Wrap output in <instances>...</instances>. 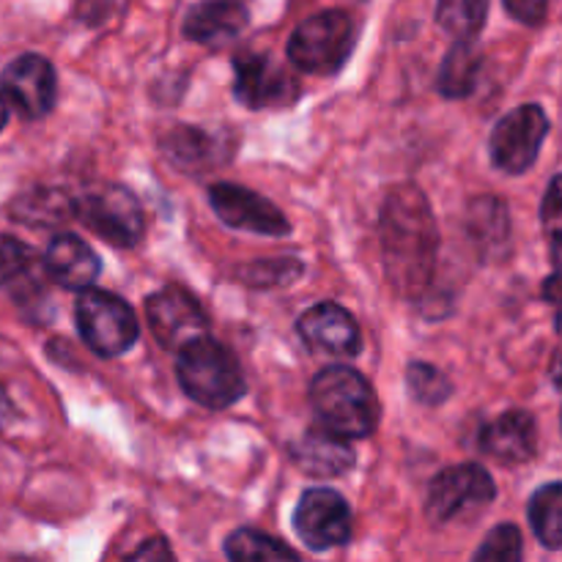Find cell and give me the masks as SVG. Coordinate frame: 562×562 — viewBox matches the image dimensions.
<instances>
[{"label": "cell", "mask_w": 562, "mask_h": 562, "mask_svg": "<svg viewBox=\"0 0 562 562\" xmlns=\"http://www.w3.org/2000/svg\"><path fill=\"white\" fill-rule=\"evenodd\" d=\"M387 280L401 296H420L437 269V223L417 187H398L387 195L379 220Z\"/></svg>", "instance_id": "cell-1"}, {"label": "cell", "mask_w": 562, "mask_h": 562, "mask_svg": "<svg viewBox=\"0 0 562 562\" xmlns=\"http://www.w3.org/2000/svg\"><path fill=\"white\" fill-rule=\"evenodd\" d=\"M318 423L344 439H366L379 426V401L368 379L349 366H329L311 384Z\"/></svg>", "instance_id": "cell-2"}, {"label": "cell", "mask_w": 562, "mask_h": 562, "mask_svg": "<svg viewBox=\"0 0 562 562\" xmlns=\"http://www.w3.org/2000/svg\"><path fill=\"white\" fill-rule=\"evenodd\" d=\"M181 390L206 409H228L245 395V376L236 357L212 335L192 340L179 351L176 366Z\"/></svg>", "instance_id": "cell-3"}, {"label": "cell", "mask_w": 562, "mask_h": 562, "mask_svg": "<svg viewBox=\"0 0 562 562\" xmlns=\"http://www.w3.org/2000/svg\"><path fill=\"white\" fill-rule=\"evenodd\" d=\"M355 47V22L346 11L313 14L291 33L289 58L307 75H335L344 69Z\"/></svg>", "instance_id": "cell-4"}, {"label": "cell", "mask_w": 562, "mask_h": 562, "mask_svg": "<svg viewBox=\"0 0 562 562\" xmlns=\"http://www.w3.org/2000/svg\"><path fill=\"white\" fill-rule=\"evenodd\" d=\"M75 318L86 346L97 351L99 357L124 355L140 335L135 311L110 291L91 289V285L82 289L75 307Z\"/></svg>", "instance_id": "cell-5"}, {"label": "cell", "mask_w": 562, "mask_h": 562, "mask_svg": "<svg viewBox=\"0 0 562 562\" xmlns=\"http://www.w3.org/2000/svg\"><path fill=\"white\" fill-rule=\"evenodd\" d=\"M75 212L86 228L115 247H135L146 228L140 201L130 190L115 184L86 192L75 203Z\"/></svg>", "instance_id": "cell-6"}, {"label": "cell", "mask_w": 562, "mask_h": 562, "mask_svg": "<svg viewBox=\"0 0 562 562\" xmlns=\"http://www.w3.org/2000/svg\"><path fill=\"white\" fill-rule=\"evenodd\" d=\"M549 132V119L538 104H521L497 121L492 132V162L505 173H525L536 165L543 137Z\"/></svg>", "instance_id": "cell-7"}, {"label": "cell", "mask_w": 562, "mask_h": 562, "mask_svg": "<svg viewBox=\"0 0 562 562\" xmlns=\"http://www.w3.org/2000/svg\"><path fill=\"white\" fill-rule=\"evenodd\" d=\"M294 530L313 552L344 547L351 538V510L333 488H311L294 508Z\"/></svg>", "instance_id": "cell-8"}, {"label": "cell", "mask_w": 562, "mask_h": 562, "mask_svg": "<svg viewBox=\"0 0 562 562\" xmlns=\"http://www.w3.org/2000/svg\"><path fill=\"white\" fill-rule=\"evenodd\" d=\"M146 313L154 338L168 351H181L192 340L209 335L206 313L201 311L195 296L187 294L179 285H168L148 296Z\"/></svg>", "instance_id": "cell-9"}, {"label": "cell", "mask_w": 562, "mask_h": 562, "mask_svg": "<svg viewBox=\"0 0 562 562\" xmlns=\"http://www.w3.org/2000/svg\"><path fill=\"white\" fill-rule=\"evenodd\" d=\"M497 486H494L492 475L477 464H459L448 467L434 477L428 486L426 514L434 521H450L459 516L461 510L472 508V505L492 503Z\"/></svg>", "instance_id": "cell-10"}, {"label": "cell", "mask_w": 562, "mask_h": 562, "mask_svg": "<svg viewBox=\"0 0 562 562\" xmlns=\"http://www.w3.org/2000/svg\"><path fill=\"white\" fill-rule=\"evenodd\" d=\"M5 99L22 119H44L53 110L55 97H58V80L55 69L42 55H20L11 60L0 77Z\"/></svg>", "instance_id": "cell-11"}, {"label": "cell", "mask_w": 562, "mask_h": 562, "mask_svg": "<svg viewBox=\"0 0 562 562\" xmlns=\"http://www.w3.org/2000/svg\"><path fill=\"white\" fill-rule=\"evenodd\" d=\"M209 203L217 212V217L236 231H250V234L263 236H285L291 231L283 212L247 187L220 181L209 190Z\"/></svg>", "instance_id": "cell-12"}, {"label": "cell", "mask_w": 562, "mask_h": 562, "mask_svg": "<svg viewBox=\"0 0 562 562\" xmlns=\"http://www.w3.org/2000/svg\"><path fill=\"white\" fill-rule=\"evenodd\" d=\"M234 93L245 108H278L294 102L296 82L269 55H241L234 60Z\"/></svg>", "instance_id": "cell-13"}, {"label": "cell", "mask_w": 562, "mask_h": 562, "mask_svg": "<svg viewBox=\"0 0 562 562\" xmlns=\"http://www.w3.org/2000/svg\"><path fill=\"white\" fill-rule=\"evenodd\" d=\"M296 333L318 355L357 357L362 349V335L355 316L335 302H318L307 307L296 322Z\"/></svg>", "instance_id": "cell-14"}, {"label": "cell", "mask_w": 562, "mask_h": 562, "mask_svg": "<svg viewBox=\"0 0 562 562\" xmlns=\"http://www.w3.org/2000/svg\"><path fill=\"white\" fill-rule=\"evenodd\" d=\"M536 420L525 409L505 412L481 431L483 453L497 459L499 464H525L536 456Z\"/></svg>", "instance_id": "cell-15"}, {"label": "cell", "mask_w": 562, "mask_h": 562, "mask_svg": "<svg viewBox=\"0 0 562 562\" xmlns=\"http://www.w3.org/2000/svg\"><path fill=\"white\" fill-rule=\"evenodd\" d=\"M250 22L239 0H203L195 3L184 16V36L206 47L231 44Z\"/></svg>", "instance_id": "cell-16"}, {"label": "cell", "mask_w": 562, "mask_h": 562, "mask_svg": "<svg viewBox=\"0 0 562 562\" xmlns=\"http://www.w3.org/2000/svg\"><path fill=\"white\" fill-rule=\"evenodd\" d=\"M44 269H47V274L60 289L82 291L99 278L102 263H99L97 252L86 241L71 234H58L49 241L47 256H44Z\"/></svg>", "instance_id": "cell-17"}, {"label": "cell", "mask_w": 562, "mask_h": 562, "mask_svg": "<svg viewBox=\"0 0 562 562\" xmlns=\"http://www.w3.org/2000/svg\"><path fill=\"white\" fill-rule=\"evenodd\" d=\"M294 461L311 477H338L355 467V450L349 448V439L322 426L302 434L294 445Z\"/></svg>", "instance_id": "cell-18"}, {"label": "cell", "mask_w": 562, "mask_h": 562, "mask_svg": "<svg viewBox=\"0 0 562 562\" xmlns=\"http://www.w3.org/2000/svg\"><path fill=\"white\" fill-rule=\"evenodd\" d=\"M481 66L483 55L481 49L472 44V38H456V44L448 49V55H445L442 66H439V93L448 99L470 97L477 86V77H481Z\"/></svg>", "instance_id": "cell-19"}, {"label": "cell", "mask_w": 562, "mask_h": 562, "mask_svg": "<svg viewBox=\"0 0 562 562\" xmlns=\"http://www.w3.org/2000/svg\"><path fill=\"white\" fill-rule=\"evenodd\" d=\"M11 217L31 228H55L75 217V203L58 190H33L16 198Z\"/></svg>", "instance_id": "cell-20"}, {"label": "cell", "mask_w": 562, "mask_h": 562, "mask_svg": "<svg viewBox=\"0 0 562 562\" xmlns=\"http://www.w3.org/2000/svg\"><path fill=\"white\" fill-rule=\"evenodd\" d=\"M530 527L543 547L562 549V483H549L532 494Z\"/></svg>", "instance_id": "cell-21"}, {"label": "cell", "mask_w": 562, "mask_h": 562, "mask_svg": "<svg viewBox=\"0 0 562 562\" xmlns=\"http://www.w3.org/2000/svg\"><path fill=\"white\" fill-rule=\"evenodd\" d=\"M225 558L236 562H263V560H296L300 554L285 543L274 541L267 532L236 530L225 541Z\"/></svg>", "instance_id": "cell-22"}, {"label": "cell", "mask_w": 562, "mask_h": 562, "mask_svg": "<svg viewBox=\"0 0 562 562\" xmlns=\"http://www.w3.org/2000/svg\"><path fill=\"white\" fill-rule=\"evenodd\" d=\"M488 0H439L437 20L450 36L475 38L486 25Z\"/></svg>", "instance_id": "cell-23"}, {"label": "cell", "mask_w": 562, "mask_h": 562, "mask_svg": "<svg viewBox=\"0 0 562 562\" xmlns=\"http://www.w3.org/2000/svg\"><path fill=\"white\" fill-rule=\"evenodd\" d=\"M406 384H409V393L415 395V401L426 406L445 404L453 393V384L448 382V376L428 362H412L409 371H406Z\"/></svg>", "instance_id": "cell-24"}, {"label": "cell", "mask_w": 562, "mask_h": 562, "mask_svg": "<svg viewBox=\"0 0 562 562\" xmlns=\"http://www.w3.org/2000/svg\"><path fill=\"white\" fill-rule=\"evenodd\" d=\"M472 236L488 247H497L499 241L508 239V214L503 201L497 198L477 201V206L472 209Z\"/></svg>", "instance_id": "cell-25"}, {"label": "cell", "mask_w": 562, "mask_h": 562, "mask_svg": "<svg viewBox=\"0 0 562 562\" xmlns=\"http://www.w3.org/2000/svg\"><path fill=\"white\" fill-rule=\"evenodd\" d=\"M477 562H519L521 560V532L514 525L494 527L483 547L475 552Z\"/></svg>", "instance_id": "cell-26"}, {"label": "cell", "mask_w": 562, "mask_h": 562, "mask_svg": "<svg viewBox=\"0 0 562 562\" xmlns=\"http://www.w3.org/2000/svg\"><path fill=\"white\" fill-rule=\"evenodd\" d=\"M543 231L549 234L554 267H562V176H554L541 206Z\"/></svg>", "instance_id": "cell-27"}, {"label": "cell", "mask_w": 562, "mask_h": 562, "mask_svg": "<svg viewBox=\"0 0 562 562\" xmlns=\"http://www.w3.org/2000/svg\"><path fill=\"white\" fill-rule=\"evenodd\" d=\"M31 261L33 252L25 241L0 234V285L14 283L16 278H22L27 267H31Z\"/></svg>", "instance_id": "cell-28"}, {"label": "cell", "mask_w": 562, "mask_h": 562, "mask_svg": "<svg viewBox=\"0 0 562 562\" xmlns=\"http://www.w3.org/2000/svg\"><path fill=\"white\" fill-rule=\"evenodd\" d=\"M503 3L505 9H508V14L514 16V20L525 22V25H538V22H543L549 9V0H503Z\"/></svg>", "instance_id": "cell-29"}, {"label": "cell", "mask_w": 562, "mask_h": 562, "mask_svg": "<svg viewBox=\"0 0 562 562\" xmlns=\"http://www.w3.org/2000/svg\"><path fill=\"white\" fill-rule=\"evenodd\" d=\"M132 560H173V552H170L168 547H165V541H148V543H143L140 549H137V552H132L130 554Z\"/></svg>", "instance_id": "cell-30"}, {"label": "cell", "mask_w": 562, "mask_h": 562, "mask_svg": "<svg viewBox=\"0 0 562 562\" xmlns=\"http://www.w3.org/2000/svg\"><path fill=\"white\" fill-rule=\"evenodd\" d=\"M543 296L562 311V267H554L552 278H549L547 285H543Z\"/></svg>", "instance_id": "cell-31"}, {"label": "cell", "mask_w": 562, "mask_h": 562, "mask_svg": "<svg viewBox=\"0 0 562 562\" xmlns=\"http://www.w3.org/2000/svg\"><path fill=\"white\" fill-rule=\"evenodd\" d=\"M11 417H14V406H11L9 395H5L3 387H0V428L9 426Z\"/></svg>", "instance_id": "cell-32"}, {"label": "cell", "mask_w": 562, "mask_h": 562, "mask_svg": "<svg viewBox=\"0 0 562 562\" xmlns=\"http://www.w3.org/2000/svg\"><path fill=\"white\" fill-rule=\"evenodd\" d=\"M552 379H554V384H558V387L562 390V355H558L554 357V368H552Z\"/></svg>", "instance_id": "cell-33"}, {"label": "cell", "mask_w": 562, "mask_h": 562, "mask_svg": "<svg viewBox=\"0 0 562 562\" xmlns=\"http://www.w3.org/2000/svg\"><path fill=\"white\" fill-rule=\"evenodd\" d=\"M5 119H9V108H5V99L0 97V132H3V126H5Z\"/></svg>", "instance_id": "cell-34"}]
</instances>
